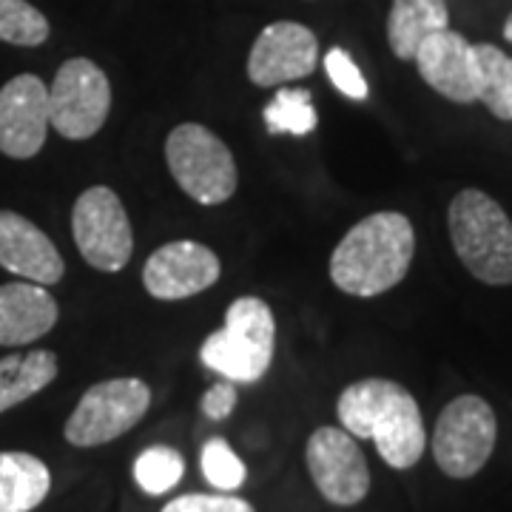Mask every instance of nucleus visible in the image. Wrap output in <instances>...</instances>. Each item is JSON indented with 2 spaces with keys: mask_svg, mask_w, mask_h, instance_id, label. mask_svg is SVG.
Segmentation results:
<instances>
[{
  "mask_svg": "<svg viewBox=\"0 0 512 512\" xmlns=\"http://www.w3.org/2000/svg\"><path fill=\"white\" fill-rule=\"evenodd\" d=\"M336 413L353 439H373L379 456L393 470L416 467L427 447L424 419L413 393L390 379L348 384Z\"/></svg>",
  "mask_w": 512,
  "mask_h": 512,
  "instance_id": "nucleus-1",
  "label": "nucleus"
},
{
  "mask_svg": "<svg viewBox=\"0 0 512 512\" xmlns=\"http://www.w3.org/2000/svg\"><path fill=\"white\" fill-rule=\"evenodd\" d=\"M413 254V222L399 211H376L339 239L330 256V279L339 291L370 299L402 282Z\"/></svg>",
  "mask_w": 512,
  "mask_h": 512,
  "instance_id": "nucleus-2",
  "label": "nucleus"
},
{
  "mask_svg": "<svg viewBox=\"0 0 512 512\" xmlns=\"http://www.w3.org/2000/svg\"><path fill=\"white\" fill-rule=\"evenodd\" d=\"M447 225L458 259L478 282L512 285V220L490 194L478 188L458 191Z\"/></svg>",
  "mask_w": 512,
  "mask_h": 512,
  "instance_id": "nucleus-3",
  "label": "nucleus"
},
{
  "mask_svg": "<svg viewBox=\"0 0 512 512\" xmlns=\"http://www.w3.org/2000/svg\"><path fill=\"white\" fill-rule=\"evenodd\" d=\"M276 322L268 302L239 296L228 305L225 325L200 348L202 365L234 384L259 382L274 362Z\"/></svg>",
  "mask_w": 512,
  "mask_h": 512,
  "instance_id": "nucleus-4",
  "label": "nucleus"
},
{
  "mask_svg": "<svg viewBox=\"0 0 512 512\" xmlns=\"http://www.w3.org/2000/svg\"><path fill=\"white\" fill-rule=\"evenodd\" d=\"M165 163L185 194L200 205H222L237 191L231 148L202 123H183L165 140Z\"/></svg>",
  "mask_w": 512,
  "mask_h": 512,
  "instance_id": "nucleus-5",
  "label": "nucleus"
},
{
  "mask_svg": "<svg viewBox=\"0 0 512 512\" xmlns=\"http://www.w3.org/2000/svg\"><path fill=\"white\" fill-rule=\"evenodd\" d=\"M151 407V390L143 379H109L92 384L63 427L72 447H100L126 436Z\"/></svg>",
  "mask_w": 512,
  "mask_h": 512,
  "instance_id": "nucleus-6",
  "label": "nucleus"
},
{
  "mask_svg": "<svg viewBox=\"0 0 512 512\" xmlns=\"http://www.w3.org/2000/svg\"><path fill=\"white\" fill-rule=\"evenodd\" d=\"M498 439L493 407L481 396H458L441 410L433 430V458L450 478H473L490 461Z\"/></svg>",
  "mask_w": 512,
  "mask_h": 512,
  "instance_id": "nucleus-7",
  "label": "nucleus"
},
{
  "mask_svg": "<svg viewBox=\"0 0 512 512\" xmlns=\"http://www.w3.org/2000/svg\"><path fill=\"white\" fill-rule=\"evenodd\" d=\"M111 83L89 57L66 60L49 89V126L66 140H89L106 126Z\"/></svg>",
  "mask_w": 512,
  "mask_h": 512,
  "instance_id": "nucleus-8",
  "label": "nucleus"
},
{
  "mask_svg": "<svg viewBox=\"0 0 512 512\" xmlns=\"http://www.w3.org/2000/svg\"><path fill=\"white\" fill-rule=\"evenodd\" d=\"M72 234L83 259L106 274L123 271L134 254V231L126 208L109 185H92L77 197Z\"/></svg>",
  "mask_w": 512,
  "mask_h": 512,
  "instance_id": "nucleus-9",
  "label": "nucleus"
},
{
  "mask_svg": "<svg viewBox=\"0 0 512 512\" xmlns=\"http://www.w3.org/2000/svg\"><path fill=\"white\" fill-rule=\"evenodd\" d=\"M308 473L319 495L336 507H353L370 493V467L362 447L342 427H319L305 444Z\"/></svg>",
  "mask_w": 512,
  "mask_h": 512,
  "instance_id": "nucleus-10",
  "label": "nucleus"
},
{
  "mask_svg": "<svg viewBox=\"0 0 512 512\" xmlns=\"http://www.w3.org/2000/svg\"><path fill=\"white\" fill-rule=\"evenodd\" d=\"M319 66V40L308 26L293 20H276L256 37L248 57V77L259 89H279L302 80Z\"/></svg>",
  "mask_w": 512,
  "mask_h": 512,
  "instance_id": "nucleus-11",
  "label": "nucleus"
},
{
  "mask_svg": "<svg viewBox=\"0 0 512 512\" xmlns=\"http://www.w3.org/2000/svg\"><path fill=\"white\" fill-rule=\"evenodd\" d=\"M220 256L194 239H177L157 248L143 265V285L154 299L177 302L217 285Z\"/></svg>",
  "mask_w": 512,
  "mask_h": 512,
  "instance_id": "nucleus-12",
  "label": "nucleus"
},
{
  "mask_svg": "<svg viewBox=\"0 0 512 512\" xmlns=\"http://www.w3.org/2000/svg\"><path fill=\"white\" fill-rule=\"evenodd\" d=\"M49 134V89L37 74H18L0 89V154L29 160Z\"/></svg>",
  "mask_w": 512,
  "mask_h": 512,
  "instance_id": "nucleus-13",
  "label": "nucleus"
},
{
  "mask_svg": "<svg viewBox=\"0 0 512 512\" xmlns=\"http://www.w3.org/2000/svg\"><path fill=\"white\" fill-rule=\"evenodd\" d=\"M416 66L424 83L453 103H478V60L476 46L458 32H436L416 52Z\"/></svg>",
  "mask_w": 512,
  "mask_h": 512,
  "instance_id": "nucleus-14",
  "label": "nucleus"
},
{
  "mask_svg": "<svg viewBox=\"0 0 512 512\" xmlns=\"http://www.w3.org/2000/svg\"><path fill=\"white\" fill-rule=\"evenodd\" d=\"M0 268L35 285H57L66 274L55 242L15 211H0Z\"/></svg>",
  "mask_w": 512,
  "mask_h": 512,
  "instance_id": "nucleus-15",
  "label": "nucleus"
},
{
  "mask_svg": "<svg viewBox=\"0 0 512 512\" xmlns=\"http://www.w3.org/2000/svg\"><path fill=\"white\" fill-rule=\"evenodd\" d=\"M55 296L35 282H6L0 285V345L23 348L46 336L57 325Z\"/></svg>",
  "mask_w": 512,
  "mask_h": 512,
  "instance_id": "nucleus-16",
  "label": "nucleus"
},
{
  "mask_svg": "<svg viewBox=\"0 0 512 512\" xmlns=\"http://www.w3.org/2000/svg\"><path fill=\"white\" fill-rule=\"evenodd\" d=\"M450 12L444 0H393L387 15V43L399 60H413L419 46L436 32H444Z\"/></svg>",
  "mask_w": 512,
  "mask_h": 512,
  "instance_id": "nucleus-17",
  "label": "nucleus"
},
{
  "mask_svg": "<svg viewBox=\"0 0 512 512\" xmlns=\"http://www.w3.org/2000/svg\"><path fill=\"white\" fill-rule=\"evenodd\" d=\"M52 490L49 467L32 453H0V512L37 510Z\"/></svg>",
  "mask_w": 512,
  "mask_h": 512,
  "instance_id": "nucleus-18",
  "label": "nucleus"
},
{
  "mask_svg": "<svg viewBox=\"0 0 512 512\" xmlns=\"http://www.w3.org/2000/svg\"><path fill=\"white\" fill-rule=\"evenodd\" d=\"M57 356L52 350H29L0 359V413L18 407L55 382Z\"/></svg>",
  "mask_w": 512,
  "mask_h": 512,
  "instance_id": "nucleus-19",
  "label": "nucleus"
},
{
  "mask_svg": "<svg viewBox=\"0 0 512 512\" xmlns=\"http://www.w3.org/2000/svg\"><path fill=\"white\" fill-rule=\"evenodd\" d=\"M478 100L493 111L498 120H512V57L498 46L478 43Z\"/></svg>",
  "mask_w": 512,
  "mask_h": 512,
  "instance_id": "nucleus-20",
  "label": "nucleus"
},
{
  "mask_svg": "<svg viewBox=\"0 0 512 512\" xmlns=\"http://www.w3.org/2000/svg\"><path fill=\"white\" fill-rule=\"evenodd\" d=\"M262 117L271 134H293V137L311 134L319 123L308 89H279L274 100L265 106Z\"/></svg>",
  "mask_w": 512,
  "mask_h": 512,
  "instance_id": "nucleus-21",
  "label": "nucleus"
},
{
  "mask_svg": "<svg viewBox=\"0 0 512 512\" xmlns=\"http://www.w3.org/2000/svg\"><path fill=\"white\" fill-rule=\"evenodd\" d=\"M185 473V458L180 450L154 444L143 450L134 461V481L140 484V490L148 495H165L180 484Z\"/></svg>",
  "mask_w": 512,
  "mask_h": 512,
  "instance_id": "nucleus-22",
  "label": "nucleus"
},
{
  "mask_svg": "<svg viewBox=\"0 0 512 512\" xmlns=\"http://www.w3.org/2000/svg\"><path fill=\"white\" fill-rule=\"evenodd\" d=\"M0 40L12 46H40L49 40V20L26 0H0Z\"/></svg>",
  "mask_w": 512,
  "mask_h": 512,
  "instance_id": "nucleus-23",
  "label": "nucleus"
},
{
  "mask_svg": "<svg viewBox=\"0 0 512 512\" xmlns=\"http://www.w3.org/2000/svg\"><path fill=\"white\" fill-rule=\"evenodd\" d=\"M200 464H202V476H205V481H208L211 487L222 490V493L239 490V487L245 484V476H248V470H245L242 458L231 450V444H228L225 439L205 441Z\"/></svg>",
  "mask_w": 512,
  "mask_h": 512,
  "instance_id": "nucleus-24",
  "label": "nucleus"
},
{
  "mask_svg": "<svg viewBox=\"0 0 512 512\" xmlns=\"http://www.w3.org/2000/svg\"><path fill=\"white\" fill-rule=\"evenodd\" d=\"M325 72H328L330 83L339 89V92L350 97V100H367V80L362 69L353 63V57L345 49H330L325 55Z\"/></svg>",
  "mask_w": 512,
  "mask_h": 512,
  "instance_id": "nucleus-25",
  "label": "nucleus"
},
{
  "mask_svg": "<svg viewBox=\"0 0 512 512\" xmlns=\"http://www.w3.org/2000/svg\"><path fill=\"white\" fill-rule=\"evenodd\" d=\"M160 512H256L245 498L239 495H205L191 493L168 501Z\"/></svg>",
  "mask_w": 512,
  "mask_h": 512,
  "instance_id": "nucleus-26",
  "label": "nucleus"
},
{
  "mask_svg": "<svg viewBox=\"0 0 512 512\" xmlns=\"http://www.w3.org/2000/svg\"><path fill=\"white\" fill-rule=\"evenodd\" d=\"M234 407H237V384L228 382V379L217 382L202 396V413L211 421L228 419L234 413Z\"/></svg>",
  "mask_w": 512,
  "mask_h": 512,
  "instance_id": "nucleus-27",
  "label": "nucleus"
},
{
  "mask_svg": "<svg viewBox=\"0 0 512 512\" xmlns=\"http://www.w3.org/2000/svg\"><path fill=\"white\" fill-rule=\"evenodd\" d=\"M504 37H507V40L512 43V15L507 18V23H504Z\"/></svg>",
  "mask_w": 512,
  "mask_h": 512,
  "instance_id": "nucleus-28",
  "label": "nucleus"
}]
</instances>
